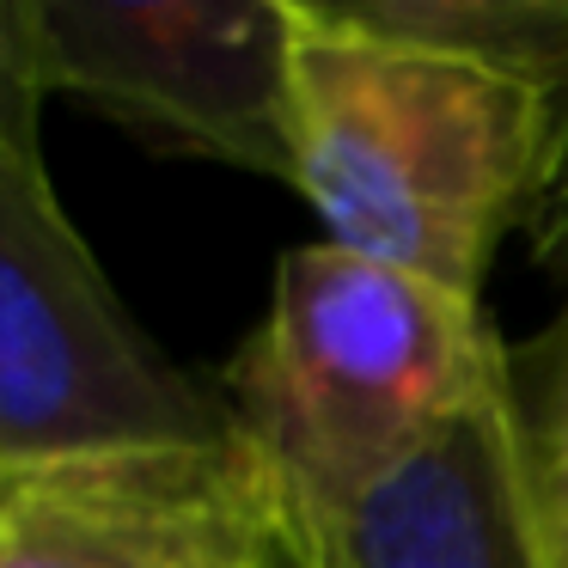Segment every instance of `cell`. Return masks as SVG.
<instances>
[{
    "instance_id": "cell-1",
    "label": "cell",
    "mask_w": 568,
    "mask_h": 568,
    "mask_svg": "<svg viewBox=\"0 0 568 568\" xmlns=\"http://www.w3.org/2000/svg\"><path fill=\"white\" fill-rule=\"evenodd\" d=\"M556 165L550 92L294 0V190L331 245L477 300L507 226L550 202Z\"/></svg>"
},
{
    "instance_id": "cell-2",
    "label": "cell",
    "mask_w": 568,
    "mask_h": 568,
    "mask_svg": "<svg viewBox=\"0 0 568 568\" xmlns=\"http://www.w3.org/2000/svg\"><path fill=\"white\" fill-rule=\"evenodd\" d=\"M501 361L470 294L318 239L275 263L270 318L221 397L287 514L331 519L392 483Z\"/></svg>"
},
{
    "instance_id": "cell-3",
    "label": "cell",
    "mask_w": 568,
    "mask_h": 568,
    "mask_svg": "<svg viewBox=\"0 0 568 568\" xmlns=\"http://www.w3.org/2000/svg\"><path fill=\"white\" fill-rule=\"evenodd\" d=\"M233 409L129 318L55 202L0 148V458L111 440H221Z\"/></svg>"
},
{
    "instance_id": "cell-4",
    "label": "cell",
    "mask_w": 568,
    "mask_h": 568,
    "mask_svg": "<svg viewBox=\"0 0 568 568\" xmlns=\"http://www.w3.org/2000/svg\"><path fill=\"white\" fill-rule=\"evenodd\" d=\"M43 43L55 92L294 184V0H43Z\"/></svg>"
},
{
    "instance_id": "cell-5",
    "label": "cell",
    "mask_w": 568,
    "mask_h": 568,
    "mask_svg": "<svg viewBox=\"0 0 568 568\" xmlns=\"http://www.w3.org/2000/svg\"><path fill=\"white\" fill-rule=\"evenodd\" d=\"M287 501L245 434L0 458V568H270Z\"/></svg>"
},
{
    "instance_id": "cell-6",
    "label": "cell",
    "mask_w": 568,
    "mask_h": 568,
    "mask_svg": "<svg viewBox=\"0 0 568 568\" xmlns=\"http://www.w3.org/2000/svg\"><path fill=\"white\" fill-rule=\"evenodd\" d=\"M294 538L306 568H544L514 446L507 361L392 483L348 514L294 519Z\"/></svg>"
},
{
    "instance_id": "cell-7",
    "label": "cell",
    "mask_w": 568,
    "mask_h": 568,
    "mask_svg": "<svg viewBox=\"0 0 568 568\" xmlns=\"http://www.w3.org/2000/svg\"><path fill=\"white\" fill-rule=\"evenodd\" d=\"M361 31L538 87L568 123V0H331Z\"/></svg>"
},
{
    "instance_id": "cell-8",
    "label": "cell",
    "mask_w": 568,
    "mask_h": 568,
    "mask_svg": "<svg viewBox=\"0 0 568 568\" xmlns=\"http://www.w3.org/2000/svg\"><path fill=\"white\" fill-rule=\"evenodd\" d=\"M43 0H0V148L43 172V99H50Z\"/></svg>"
},
{
    "instance_id": "cell-9",
    "label": "cell",
    "mask_w": 568,
    "mask_h": 568,
    "mask_svg": "<svg viewBox=\"0 0 568 568\" xmlns=\"http://www.w3.org/2000/svg\"><path fill=\"white\" fill-rule=\"evenodd\" d=\"M270 568H306V550H300V538H294V519H287V531H282V544H275Z\"/></svg>"
},
{
    "instance_id": "cell-10",
    "label": "cell",
    "mask_w": 568,
    "mask_h": 568,
    "mask_svg": "<svg viewBox=\"0 0 568 568\" xmlns=\"http://www.w3.org/2000/svg\"><path fill=\"white\" fill-rule=\"evenodd\" d=\"M568 196V123H562V165H556V190H550V202H562ZM550 202H544V209H550ZM538 209V214H544Z\"/></svg>"
}]
</instances>
